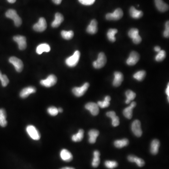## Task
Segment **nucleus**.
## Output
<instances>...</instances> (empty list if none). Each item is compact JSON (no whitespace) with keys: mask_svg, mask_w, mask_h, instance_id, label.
I'll use <instances>...</instances> for the list:
<instances>
[{"mask_svg":"<svg viewBox=\"0 0 169 169\" xmlns=\"http://www.w3.org/2000/svg\"><path fill=\"white\" fill-rule=\"evenodd\" d=\"M160 146V141L157 139H155L152 141L151 146V153L154 155H156L159 151Z\"/></svg>","mask_w":169,"mask_h":169,"instance_id":"obj_21","label":"nucleus"},{"mask_svg":"<svg viewBox=\"0 0 169 169\" xmlns=\"http://www.w3.org/2000/svg\"><path fill=\"white\" fill-rule=\"evenodd\" d=\"M9 62L15 67L16 71L20 72L22 71L24 68L23 63L20 59L15 56H12L9 59Z\"/></svg>","mask_w":169,"mask_h":169,"instance_id":"obj_9","label":"nucleus"},{"mask_svg":"<svg viewBox=\"0 0 169 169\" xmlns=\"http://www.w3.org/2000/svg\"><path fill=\"white\" fill-rule=\"evenodd\" d=\"M16 1L17 0H7L8 2L9 3H14L16 2Z\"/></svg>","mask_w":169,"mask_h":169,"instance_id":"obj_47","label":"nucleus"},{"mask_svg":"<svg viewBox=\"0 0 169 169\" xmlns=\"http://www.w3.org/2000/svg\"><path fill=\"white\" fill-rule=\"evenodd\" d=\"M64 20V16L60 13H56L55 14V19L51 24L52 27L56 28L60 26Z\"/></svg>","mask_w":169,"mask_h":169,"instance_id":"obj_23","label":"nucleus"},{"mask_svg":"<svg viewBox=\"0 0 169 169\" xmlns=\"http://www.w3.org/2000/svg\"><path fill=\"white\" fill-rule=\"evenodd\" d=\"M125 95L127 97V99L125 101V103L129 104L131 103V101L135 99L136 94L133 91L131 90H128L125 92Z\"/></svg>","mask_w":169,"mask_h":169,"instance_id":"obj_32","label":"nucleus"},{"mask_svg":"<svg viewBox=\"0 0 169 169\" xmlns=\"http://www.w3.org/2000/svg\"><path fill=\"white\" fill-rule=\"evenodd\" d=\"M129 140L127 139H123L116 140L114 142V146L116 148L121 149V148L127 146L129 144Z\"/></svg>","mask_w":169,"mask_h":169,"instance_id":"obj_29","label":"nucleus"},{"mask_svg":"<svg viewBox=\"0 0 169 169\" xmlns=\"http://www.w3.org/2000/svg\"><path fill=\"white\" fill-rule=\"evenodd\" d=\"M118 32V31L117 29H110L108 30L107 33V37L109 41L111 42H115L116 41L115 35Z\"/></svg>","mask_w":169,"mask_h":169,"instance_id":"obj_33","label":"nucleus"},{"mask_svg":"<svg viewBox=\"0 0 169 169\" xmlns=\"http://www.w3.org/2000/svg\"><path fill=\"white\" fill-rule=\"evenodd\" d=\"M127 159L131 163H135L140 167H142L145 164V161L143 159L132 155L128 156Z\"/></svg>","mask_w":169,"mask_h":169,"instance_id":"obj_18","label":"nucleus"},{"mask_svg":"<svg viewBox=\"0 0 169 169\" xmlns=\"http://www.w3.org/2000/svg\"><path fill=\"white\" fill-rule=\"evenodd\" d=\"M107 63V58L103 52H100L98 55L97 60L93 63V67L95 69H101Z\"/></svg>","mask_w":169,"mask_h":169,"instance_id":"obj_3","label":"nucleus"},{"mask_svg":"<svg viewBox=\"0 0 169 169\" xmlns=\"http://www.w3.org/2000/svg\"><path fill=\"white\" fill-rule=\"evenodd\" d=\"M58 112H60V113H62V112H63V108H58Z\"/></svg>","mask_w":169,"mask_h":169,"instance_id":"obj_49","label":"nucleus"},{"mask_svg":"<svg viewBox=\"0 0 169 169\" xmlns=\"http://www.w3.org/2000/svg\"><path fill=\"white\" fill-rule=\"evenodd\" d=\"M164 36L166 38H169V21L166 24V30L164 33Z\"/></svg>","mask_w":169,"mask_h":169,"instance_id":"obj_42","label":"nucleus"},{"mask_svg":"<svg viewBox=\"0 0 169 169\" xmlns=\"http://www.w3.org/2000/svg\"><path fill=\"white\" fill-rule=\"evenodd\" d=\"M99 132L95 129H92L88 132L89 142L91 144H93L96 141V139L99 136Z\"/></svg>","mask_w":169,"mask_h":169,"instance_id":"obj_24","label":"nucleus"},{"mask_svg":"<svg viewBox=\"0 0 169 169\" xmlns=\"http://www.w3.org/2000/svg\"><path fill=\"white\" fill-rule=\"evenodd\" d=\"M60 169H75L73 167H65L62 168Z\"/></svg>","mask_w":169,"mask_h":169,"instance_id":"obj_48","label":"nucleus"},{"mask_svg":"<svg viewBox=\"0 0 169 169\" xmlns=\"http://www.w3.org/2000/svg\"><path fill=\"white\" fill-rule=\"evenodd\" d=\"M79 2L84 5H91L93 4L95 0H79Z\"/></svg>","mask_w":169,"mask_h":169,"instance_id":"obj_41","label":"nucleus"},{"mask_svg":"<svg viewBox=\"0 0 169 169\" xmlns=\"http://www.w3.org/2000/svg\"><path fill=\"white\" fill-rule=\"evenodd\" d=\"M123 16V11L120 8H117L112 13H108L106 18L108 20H118Z\"/></svg>","mask_w":169,"mask_h":169,"instance_id":"obj_5","label":"nucleus"},{"mask_svg":"<svg viewBox=\"0 0 169 169\" xmlns=\"http://www.w3.org/2000/svg\"><path fill=\"white\" fill-rule=\"evenodd\" d=\"M141 40H142V39L140 35L138 36L137 37L133 39V42L135 44H139L141 42Z\"/></svg>","mask_w":169,"mask_h":169,"instance_id":"obj_43","label":"nucleus"},{"mask_svg":"<svg viewBox=\"0 0 169 169\" xmlns=\"http://www.w3.org/2000/svg\"><path fill=\"white\" fill-rule=\"evenodd\" d=\"M26 132L29 136L35 140H39L40 135L38 130L34 125H29L26 127Z\"/></svg>","mask_w":169,"mask_h":169,"instance_id":"obj_4","label":"nucleus"},{"mask_svg":"<svg viewBox=\"0 0 169 169\" xmlns=\"http://www.w3.org/2000/svg\"><path fill=\"white\" fill-rule=\"evenodd\" d=\"M50 51V47L47 43L40 44L36 48V53L39 55L41 54L44 52H49Z\"/></svg>","mask_w":169,"mask_h":169,"instance_id":"obj_25","label":"nucleus"},{"mask_svg":"<svg viewBox=\"0 0 169 169\" xmlns=\"http://www.w3.org/2000/svg\"><path fill=\"white\" fill-rule=\"evenodd\" d=\"M36 92V89L33 86H29L24 88L20 92V96L22 98H26L32 93H35Z\"/></svg>","mask_w":169,"mask_h":169,"instance_id":"obj_14","label":"nucleus"},{"mask_svg":"<svg viewBox=\"0 0 169 169\" xmlns=\"http://www.w3.org/2000/svg\"><path fill=\"white\" fill-rule=\"evenodd\" d=\"M89 87V84L88 82L85 83L81 87H75L72 89L73 94L78 97H81L85 94Z\"/></svg>","mask_w":169,"mask_h":169,"instance_id":"obj_7","label":"nucleus"},{"mask_svg":"<svg viewBox=\"0 0 169 169\" xmlns=\"http://www.w3.org/2000/svg\"><path fill=\"white\" fill-rule=\"evenodd\" d=\"M156 6L159 11L164 12L169 9L168 5L165 3L163 0H155Z\"/></svg>","mask_w":169,"mask_h":169,"instance_id":"obj_20","label":"nucleus"},{"mask_svg":"<svg viewBox=\"0 0 169 169\" xmlns=\"http://www.w3.org/2000/svg\"><path fill=\"white\" fill-rule=\"evenodd\" d=\"M48 113L52 116H55L58 114V108L55 107L51 106L47 109Z\"/></svg>","mask_w":169,"mask_h":169,"instance_id":"obj_40","label":"nucleus"},{"mask_svg":"<svg viewBox=\"0 0 169 169\" xmlns=\"http://www.w3.org/2000/svg\"><path fill=\"white\" fill-rule=\"evenodd\" d=\"M0 80L2 82V86L3 87H6L9 83V80L7 76L4 74L3 75L1 71H0Z\"/></svg>","mask_w":169,"mask_h":169,"instance_id":"obj_38","label":"nucleus"},{"mask_svg":"<svg viewBox=\"0 0 169 169\" xmlns=\"http://www.w3.org/2000/svg\"><path fill=\"white\" fill-rule=\"evenodd\" d=\"M128 35L129 37L132 38V39L139 35V30L137 28H132L130 29V31L128 32Z\"/></svg>","mask_w":169,"mask_h":169,"instance_id":"obj_39","label":"nucleus"},{"mask_svg":"<svg viewBox=\"0 0 169 169\" xmlns=\"http://www.w3.org/2000/svg\"><path fill=\"white\" fill-rule=\"evenodd\" d=\"M93 158L92 162V166L93 167L97 168L100 165V153L99 151H95L93 152Z\"/></svg>","mask_w":169,"mask_h":169,"instance_id":"obj_28","label":"nucleus"},{"mask_svg":"<svg viewBox=\"0 0 169 169\" xmlns=\"http://www.w3.org/2000/svg\"><path fill=\"white\" fill-rule=\"evenodd\" d=\"M166 55V52L165 50H161L156 56V60L157 62H161L165 59Z\"/></svg>","mask_w":169,"mask_h":169,"instance_id":"obj_37","label":"nucleus"},{"mask_svg":"<svg viewBox=\"0 0 169 169\" xmlns=\"http://www.w3.org/2000/svg\"><path fill=\"white\" fill-rule=\"evenodd\" d=\"M166 94L167 95L168 97H169V84H168L166 90Z\"/></svg>","mask_w":169,"mask_h":169,"instance_id":"obj_46","label":"nucleus"},{"mask_svg":"<svg viewBox=\"0 0 169 169\" xmlns=\"http://www.w3.org/2000/svg\"><path fill=\"white\" fill-rule=\"evenodd\" d=\"M129 12L131 17L135 19L140 18L143 15V13L142 11L137 10L134 7H131Z\"/></svg>","mask_w":169,"mask_h":169,"instance_id":"obj_26","label":"nucleus"},{"mask_svg":"<svg viewBox=\"0 0 169 169\" xmlns=\"http://www.w3.org/2000/svg\"><path fill=\"white\" fill-rule=\"evenodd\" d=\"M60 157L63 161L67 162H71L73 159V156L71 153L66 149H63L61 151Z\"/></svg>","mask_w":169,"mask_h":169,"instance_id":"obj_16","label":"nucleus"},{"mask_svg":"<svg viewBox=\"0 0 169 169\" xmlns=\"http://www.w3.org/2000/svg\"><path fill=\"white\" fill-rule=\"evenodd\" d=\"M53 2L55 4H60L62 2V0H52Z\"/></svg>","mask_w":169,"mask_h":169,"instance_id":"obj_44","label":"nucleus"},{"mask_svg":"<svg viewBox=\"0 0 169 169\" xmlns=\"http://www.w3.org/2000/svg\"><path fill=\"white\" fill-rule=\"evenodd\" d=\"M124 80L123 74L119 71H116L114 73V79L113 85L114 87H118L121 85Z\"/></svg>","mask_w":169,"mask_h":169,"instance_id":"obj_17","label":"nucleus"},{"mask_svg":"<svg viewBox=\"0 0 169 169\" xmlns=\"http://www.w3.org/2000/svg\"><path fill=\"white\" fill-rule=\"evenodd\" d=\"M136 102H133L129 106L127 107L124 109L123 115L125 118L129 119H132L133 117V108L136 106Z\"/></svg>","mask_w":169,"mask_h":169,"instance_id":"obj_15","label":"nucleus"},{"mask_svg":"<svg viewBox=\"0 0 169 169\" xmlns=\"http://www.w3.org/2000/svg\"><path fill=\"white\" fill-rule=\"evenodd\" d=\"M5 15L7 18L11 19L14 21V24L16 26L18 27L21 25L22 21L20 17L17 14V11L16 10L13 9H8L6 12Z\"/></svg>","mask_w":169,"mask_h":169,"instance_id":"obj_1","label":"nucleus"},{"mask_svg":"<svg viewBox=\"0 0 169 169\" xmlns=\"http://www.w3.org/2000/svg\"><path fill=\"white\" fill-rule=\"evenodd\" d=\"M7 114L5 110L3 108H0V125L4 127L7 125L6 120Z\"/></svg>","mask_w":169,"mask_h":169,"instance_id":"obj_27","label":"nucleus"},{"mask_svg":"<svg viewBox=\"0 0 169 169\" xmlns=\"http://www.w3.org/2000/svg\"><path fill=\"white\" fill-rule=\"evenodd\" d=\"M146 72L145 71H140L134 74V78L139 82L143 81L146 76Z\"/></svg>","mask_w":169,"mask_h":169,"instance_id":"obj_34","label":"nucleus"},{"mask_svg":"<svg viewBox=\"0 0 169 169\" xmlns=\"http://www.w3.org/2000/svg\"><path fill=\"white\" fill-rule=\"evenodd\" d=\"M106 115L108 118L112 119V124L114 127L118 126L119 124V119L116 116V112L113 111H108L106 113Z\"/></svg>","mask_w":169,"mask_h":169,"instance_id":"obj_22","label":"nucleus"},{"mask_svg":"<svg viewBox=\"0 0 169 169\" xmlns=\"http://www.w3.org/2000/svg\"><path fill=\"white\" fill-rule=\"evenodd\" d=\"M57 79L56 76L53 74L49 75L45 80H41L40 84L46 87H50L54 86L57 82Z\"/></svg>","mask_w":169,"mask_h":169,"instance_id":"obj_6","label":"nucleus"},{"mask_svg":"<svg viewBox=\"0 0 169 169\" xmlns=\"http://www.w3.org/2000/svg\"><path fill=\"white\" fill-rule=\"evenodd\" d=\"M85 108L90 112L92 116H97L99 113V107L97 104L90 102L85 105Z\"/></svg>","mask_w":169,"mask_h":169,"instance_id":"obj_12","label":"nucleus"},{"mask_svg":"<svg viewBox=\"0 0 169 169\" xmlns=\"http://www.w3.org/2000/svg\"><path fill=\"white\" fill-rule=\"evenodd\" d=\"M13 40L15 42L18 43L20 50H23L26 49L27 43L26 38L25 37L21 35L15 36L13 37Z\"/></svg>","mask_w":169,"mask_h":169,"instance_id":"obj_11","label":"nucleus"},{"mask_svg":"<svg viewBox=\"0 0 169 169\" xmlns=\"http://www.w3.org/2000/svg\"><path fill=\"white\" fill-rule=\"evenodd\" d=\"M98 23L95 19L91 21L89 25L87 26V31L89 34H96L98 31Z\"/></svg>","mask_w":169,"mask_h":169,"instance_id":"obj_19","label":"nucleus"},{"mask_svg":"<svg viewBox=\"0 0 169 169\" xmlns=\"http://www.w3.org/2000/svg\"><path fill=\"white\" fill-rule=\"evenodd\" d=\"M132 132L134 135L138 137L141 136L142 135V131L141 128V123L139 120H135L132 123L131 125Z\"/></svg>","mask_w":169,"mask_h":169,"instance_id":"obj_8","label":"nucleus"},{"mask_svg":"<svg viewBox=\"0 0 169 169\" xmlns=\"http://www.w3.org/2000/svg\"><path fill=\"white\" fill-rule=\"evenodd\" d=\"M81 53L79 51L77 50L74 52V54L67 58L66 63L67 66L70 67L76 66L80 60Z\"/></svg>","mask_w":169,"mask_h":169,"instance_id":"obj_2","label":"nucleus"},{"mask_svg":"<svg viewBox=\"0 0 169 169\" xmlns=\"http://www.w3.org/2000/svg\"><path fill=\"white\" fill-rule=\"evenodd\" d=\"M61 35L65 39L69 40L74 36V33L72 31H62L61 32Z\"/></svg>","mask_w":169,"mask_h":169,"instance_id":"obj_35","label":"nucleus"},{"mask_svg":"<svg viewBox=\"0 0 169 169\" xmlns=\"http://www.w3.org/2000/svg\"><path fill=\"white\" fill-rule=\"evenodd\" d=\"M111 100V98L109 96H106L104 98L103 101H99L97 103L99 107L101 108H105L108 107L110 105V101Z\"/></svg>","mask_w":169,"mask_h":169,"instance_id":"obj_31","label":"nucleus"},{"mask_svg":"<svg viewBox=\"0 0 169 169\" xmlns=\"http://www.w3.org/2000/svg\"><path fill=\"white\" fill-rule=\"evenodd\" d=\"M84 134V131L83 129H80L77 134L72 136L71 140L74 142H80L82 141L83 139Z\"/></svg>","mask_w":169,"mask_h":169,"instance_id":"obj_30","label":"nucleus"},{"mask_svg":"<svg viewBox=\"0 0 169 169\" xmlns=\"http://www.w3.org/2000/svg\"><path fill=\"white\" fill-rule=\"evenodd\" d=\"M104 166L107 168L113 169L118 167V163L115 161H106L104 163Z\"/></svg>","mask_w":169,"mask_h":169,"instance_id":"obj_36","label":"nucleus"},{"mask_svg":"<svg viewBox=\"0 0 169 169\" xmlns=\"http://www.w3.org/2000/svg\"><path fill=\"white\" fill-rule=\"evenodd\" d=\"M140 56L138 53L135 51H133L131 53L129 58L126 61V63L129 66H134L136 65L139 61Z\"/></svg>","mask_w":169,"mask_h":169,"instance_id":"obj_13","label":"nucleus"},{"mask_svg":"<svg viewBox=\"0 0 169 169\" xmlns=\"http://www.w3.org/2000/svg\"><path fill=\"white\" fill-rule=\"evenodd\" d=\"M47 27V22L44 18H40L38 22L33 26L34 30L38 32H42L45 31Z\"/></svg>","mask_w":169,"mask_h":169,"instance_id":"obj_10","label":"nucleus"},{"mask_svg":"<svg viewBox=\"0 0 169 169\" xmlns=\"http://www.w3.org/2000/svg\"><path fill=\"white\" fill-rule=\"evenodd\" d=\"M154 50L155 51L159 52L161 50V48L159 46H156V47H155Z\"/></svg>","mask_w":169,"mask_h":169,"instance_id":"obj_45","label":"nucleus"}]
</instances>
